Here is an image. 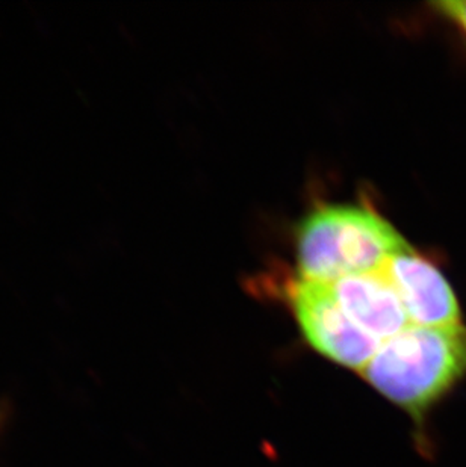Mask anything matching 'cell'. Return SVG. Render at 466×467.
<instances>
[{
    "label": "cell",
    "mask_w": 466,
    "mask_h": 467,
    "mask_svg": "<svg viewBox=\"0 0 466 467\" xmlns=\"http://www.w3.org/2000/svg\"><path fill=\"white\" fill-rule=\"evenodd\" d=\"M409 247L387 218L359 204H320L295 229L299 275L313 282L380 271Z\"/></svg>",
    "instance_id": "cell-2"
},
{
    "label": "cell",
    "mask_w": 466,
    "mask_h": 467,
    "mask_svg": "<svg viewBox=\"0 0 466 467\" xmlns=\"http://www.w3.org/2000/svg\"><path fill=\"white\" fill-rule=\"evenodd\" d=\"M330 286L348 317L380 344L410 326L405 306L383 269L341 278Z\"/></svg>",
    "instance_id": "cell-5"
},
{
    "label": "cell",
    "mask_w": 466,
    "mask_h": 467,
    "mask_svg": "<svg viewBox=\"0 0 466 467\" xmlns=\"http://www.w3.org/2000/svg\"><path fill=\"white\" fill-rule=\"evenodd\" d=\"M285 294L311 348L330 362L361 374L382 344L348 317L330 283L313 282L297 275L286 285Z\"/></svg>",
    "instance_id": "cell-3"
},
{
    "label": "cell",
    "mask_w": 466,
    "mask_h": 467,
    "mask_svg": "<svg viewBox=\"0 0 466 467\" xmlns=\"http://www.w3.org/2000/svg\"><path fill=\"white\" fill-rule=\"evenodd\" d=\"M361 375L422 428L466 379V326H409L380 345Z\"/></svg>",
    "instance_id": "cell-1"
},
{
    "label": "cell",
    "mask_w": 466,
    "mask_h": 467,
    "mask_svg": "<svg viewBox=\"0 0 466 467\" xmlns=\"http://www.w3.org/2000/svg\"><path fill=\"white\" fill-rule=\"evenodd\" d=\"M436 13L449 18L454 25H458L466 36V0H447V2H435L431 5Z\"/></svg>",
    "instance_id": "cell-6"
},
{
    "label": "cell",
    "mask_w": 466,
    "mask_h": 467,
    "mask_svg": "<svg viewBox=\"0 0 466 467\" xmlns=\"http://www.w3.org/2000/svg\"><path fill=\"white\" fill-rule=\"evenodd\" d=\"M382 269L400 296L410 326L427 328L463 326L462 310L453 287L438 266L414 248L398 253Z\"/></svg>",
    "instance_id": "cell-4"
}]
</instances>
